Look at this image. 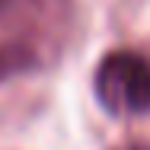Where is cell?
Wrapping results in <instances>:
<instances>
[{"mask_svg":"<svg viewBox=\"0 0 150 150\" xmlns=\"http://www.w3.org/2000/svg\"><path fill=\"white\" fill-rule=\"evenodd\" d=\"M77 26V3L74 0H19L13 10L3 42L13 45L32 70L48 67L61 58Z\"/></svg>","mask_w":150,"mask_h":150,"instance_id":"cell-1","label":"cell"},{"mask_svg":"<svg viewBox=\"0 0 150 150\" xmlns=\"http://www.w3.org/2000/svg\"><path fill=\"white\" fill-rule=\"evenodd\" d=\"M96 102L112 115H147L150 112V58L134 48L105 51L93 74Z\"/></svg>","mask_w":150,"mask_h":150,"instance_id":"cell-2","label":"cell"},{"mask_svg":"<svg viewBox=\"0 0 150 150\" xmlns=\"http://www.w3.org/2000/svg\"><path fill=\"white\" fill-rule=\"evenodd\" d=\"M26 70H32V64L23 58L13 45L0 42V83L10 80V77H16V74H26Z\"/></svg>","mask_w":150,"mask_h":150,"instance_id":"cell-3","label":"cell"},{"mask_svg":"<svg viewBox=\"0 0 150 150\" xmlns=\"http://www.w3.org/2000/svg\"><path fill=\"white\" fill-rule=\"evenodd\" d=\"M112 150H150V144H144V141H128V144H118V147Z\"/></svg>","mask_w":150,"mask_h":150,"instance_id":"cell-4","label":"cell"},{"mask_svg":"<svg viewBox=\"0 0 150 150\" xmlns=\"http://www.w3.org/2000/svg\"><path fill=\"white\" fill-rule=\"evenodd\" d=\"M13 3H16V0H0V16H3V13H6V10L13 6Z\"/></svg>","mask_w":150,"mask_h":150,"instance_id":"cell-5","label":"cell"}]
</instances>
